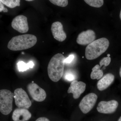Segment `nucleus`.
<instances>
[{
	"label": "nucleus",
	"instance_id": "obj_1",
	"mask_svg": "<svg viewBox=\"0 0 121 121\" xmlns=\"http://www.w3.org/2000/svg\"><path fill=\"white\" fill-rule=\"evenodd\" d=\"M65 59L62 54L58 53L55 55L50 60L48 66V74L53 82H58L63 75Z\"/></svg>",
	"mask_w": 121,
	"mask_h": 121
},
{
	"label": "nucleus",
	"instance_id": "obj_2",
	"mask_svg": "<svg viewBox=\"0 0 121 121\" xmlns=\"http://www.w3.org/2000/svg\"><path fill=\"white\" fill-rule=\"evenodd\" d=\"M37 41V37L34 35H20L11 39L8 43V48L13 51L26 50L35 45Z\"/></svg>",
	"mask_w": 121,
	"mask_h": 121
},
{
	"label": "nucleus",
	"instance_id": "obj_3",
	"mask_svg": "<svg viewBox=\"0 0 121 121\" xmlns=\"http://www.w3.org/2000/svg\"><path fill=\"white\" fill-rule=\"evenodd\" d=\"M109 41L106 38H101L95 40L88 44L86 48L85 56L89 60L95 59L108 49Z\"/></svg>",
	"mask_w": 121,
	"mask_h": 121
},
{
	"label": "nucleus",
	"instance_id": "obj_4",
	"mask_svg": "<svg viewBox=\"0 0 121 121\" xmlns=\"http://www.w3.org/2000/svg\"><path fill=\"white\" fill-rule=\"evenodd\" d=\"M14 94L5 89L0 90V112L4 115L11 112L13 108Z\"/></svg>",
	"mask_w": 121,
	"mask_h": 121
},
{
	"label": "nucleus",
	"instance_id": "obj_5",
	"mask_svg": "<svg viewBox=\"0 0 121 121\" xmlns=\"http://www.w3.org/2000/svg\"><path fill=\"white\" fill-rule=\"evenodd\" d=\"M14 97L15 104L19 108H28L31 106L32 103L27 93L22 88L15 90Z\"/></svg>",
	"mask_w": 121,
	"mask_h": 121
},
{
	"label": "nucleus",
	"instance_id": "obj_6",
	"mask_svg": "<svg viewBox=\"0 0 121 121\" xmlns=\"http://www.w3.org/2000/svg\"><path fill=\"white\" fill-rule=\"evenodd\" d=\"M98 96L95 94L91 93L84 96L79 103L80 110L84 114H87L94 107L95 105Z\"/></svg>",
	"mask_w": 121,
	"mask_h": 121
},
{
	"label": "nucleus",
	"instance_id": "obj_7",
	"mask_svg": "<svg viewBox=\"0 0 121 121\" xmlns=\"http://www.w3.org/2000/svg\"><path fill=\"white\" fill-rule=\"evenodd\" d=\"M27 88L30 96L35 101L43 102L46 99L47 94L45 91L36 83L32 82L29 83Z\"/></svg>",
	"mask_w": 121,
	"mask_h": 121
},
{
	"label": "nucleus",
	"instance_id": "obj_8",
	"mask_svg": "<svg viewBox=\"0 0 121 121\" xmlns=\"http://www.w3.org/2000/svg\"><path fill=\"white\" fill-rule=\"evenodd\" d=\"M12 26L18 32L21 33L27 32L29 29L27 18L23 15L17 16L13 19L12 22Z\"/></svg>",
	"mask_w": 121,
	"mask_h": 121
},
{
	"label": "nucleus",
	"instance_id": "obj_9",
	"mask_svg": "<svg viewBox=\"0 0 121 121\" xmlns=\"http://www.w3.org/2000/svg\"><path fill=\"white\" fill-rule=\"evenodd\" d=\"M118 106V102L116 100L102 101L99 103L97 109L99 113L106 114H112L116 111Z\"/></svg>",
	"mask_w": 121,
	"mask_h": 121
},
{
	"label": "nucleus",
	"instance_id": "obj_10",
	"mask_svg": "<svg viewBox=\"0 0 121 121\" xmlns=\"http://www.w3.org/2000/svg\"><path fill=\"white\" fill-rule=\"evenodd\" d=\"M86 85L85 83L74 80L71 83L67 92L68 93H72L74 98L78 99L86 90Z\"/></svg>",
	"mask_w": 121,
	"mask_h": 121
},
{
	"label": "nucleus",
	"instance_id": "obj_11",
	"mask_svg": "<svg viewBox=\"0 0 121 121\" xmlns=\"http://www.w3.org/2000/svg\"><path fill=\"white\" fill-rule=\"evenodd\" d=\"M96 38L95 32L93 30H88L82 32L78 35L76 42L81 45L89 44L95 41Z\"/></svg>",
	"mask_w": 121,
	"mask_h": 121
},
{
	"label": "nucleus",
	"instance_id": "obj_12",
	"mask_svg": "<svg viewBox=\"0 0 121 121\" xmlns=\"http://www.w3.org/2000/svg\"><path fill=\"white\" fill-rule=\"evenodd\" d=\"M51 30L53 37L56 40L63 42L66 39V34L64 31L63 25L61 22L57 21L53 23Z\"/></svg>",
	"mask_w": 121,
	"mask_h": 121
},
{
	"label": "nucleus",
	"instance_id": "obj_13",
	"mask_svg": "<svg viewBox=\"0 0 121 121\" xmlns=\"http://www.w3.org/2000/svg\"><path fill=\"white\" fill-rule=\"evenodd\" d=\"M31 116V114L26 108H19L13 111L12 119L14 121H27Z\"/></svg>",
	"mask_w": 121,
	"mask_h": 121
},
{
	"label": "nucleus",
	"instance_id": "obj_14",
	"mask_svg": "<svg viewBox=\"0 0 121 121\" xmlns=\"http://www.w3.org/2000/svg\"><path fill=\"white\" fill-rule=\"evenodd\" d=\"M114 79V76L113 74L110 73L106 74L98 82V89L100 91L106 90L113 82Z\"/></svg>",
	"mask_w": 121,
	"mask_h": 121
},
{
	"label": "nucleus",
	"instance_id": "obj_15",
	"mask_svg": "<svg viewBox=\"0 0 121 121\" xmlns=\"http://www.w3.org/2000/svg\"><path fill=\"white\" fill-rule=\"evenodd\" d=\"M18 70L20 72H24L28 70L29 68H32L35 64L32 61H30L28 63H26L23 61H20L17 63Z\"/></svg>",
	"mask_w": 121,
	"mask_h": 121
},
{
	"label": "nucleus",
	"instance_id": "obj_16",
	"mask_svg": "<svg viewBox=\"0 0 121 121\" xmlns=\"http://www.w3.org/2000/svg\"><path fill=\"white\" fill-rule=\"evenodd\" d=\"M3 4L11 8H13L20 5V0H0Z\"/></svg>",
	"mask_w": 121,
	"mask_h": 121
},
{
	"label": "nucleus",
	"instance_id": "obj_17",
	"mask_svg": "<svg viewBox=\"0 0 121 121\" xmlns=\"http://www.w3.org/2000/svg\"><path fill=\"white\" fill-rule=\"evenodd\" d=\"M87 4L91 7L99 8L103 6L104 0H84Z\"/></svg>",
	"mask_w": 121,
	"mask_h": 121
},
{
	"label": "nucleus",
	"instance_id": "obj_18",
	"mask_svg": "<svg viewBox=\"0 0 121 121\" xmlns=\"http://www.w3.org/2000/svg\"><path fill=\"white\" fill-rule=\"evenodd\" d=\"M103 75L102 69H99L98 70H92L91 74V79H100L102 78Z\"/></svg>",
	"mask_w": 121,
	"mask_h": 121
},
{
	"label": "nucleus",
	"instance_id": "obj_19",
	"mask_svg": "<svg viewBox=\"0 0 121 121\" xmlns=\"http://www.w3.org/2000/svg\"><path fill=\"white\" fill-rule=\"evenodd\" d=\"M64 78L65 80L69 82L73 81L75 80L76 75L75 73H74L72 71L69 70L67 71L64 74Z\"/></svg>",
	"mask_w": 121,
	"mask_h": 121
},
{
	"label": "nucleus",
	"instance_id": "obj_20",
	"mask_svg": "<svg viewBox=\"0 0 121 121\" xmlns=\"http://www.w3.org/2000/svg\"><path fill=\"white\" fill-rule=\"evenodd\" d=\"M52 4L59 7H66L68 4V0H49Z\"/></svg>",
	"mask_w": 121,
	"mask_h": 121
},
{
	"label": "nucleus",
	"instance_id": "obj_21",
	"mask_svg": "<svg viewBox=\"0 0 121 121\" xmlns=\"http://www.w3.org/2000/svg\"><path fill=\"white\" fill-rule=\"evenodd\" d=\"M111 59L110 57H104L99 62V65L101 67L102 66H104L103 69H105L106 67L107 66L109 65L111 62Z\"/></svg>",
	"mask_w": 121,
	"mask_h": 121
},
{
	"label": "nucleus",
	"instance_id": "obj_22",
	"mask_svg": "<svg viewBox=\"0 0 121 121\" xmlns=\"http://www.w3.org/2000/svg\"><path fill=\"white\" fill-rule=\"evenodd\" d=\"M74 56L73 54L69 55V56L65 59V63L69 64L73 60L74 58Z\"/></svg>",
	"mask_w": 121,
	"mask_h": 121
},
{
	"label": "nucleus",
	"instance_id": "obj_23",
	"mask_svg": "<svg viewBox=\"0 0 121 121\" xmlns=\"http://www.w3.org/2000/svg\"><path fill=\"white\" fill-rule=\"evenodd\" d=\"M35 121H50L48 118L44 117H41L38 118Z\"/></svg>",
	"mask_w": 121,
	"mask_h": 121
},
{
	"label": "nucleus",
	"instance_id": "obj_24",
	"mask_svg": "<svg viewBox=\"0 0 121 121\" xmlns=\"http://www.w3.org/2000/svg\"><path fill=\"white\" fill-rule=\"evenodd\" d=\"M4 4H2V2L0 0V12L3 11V9H4Z\"/></svg>",
	"mask_w": 121,
	"mask_h": 121
},
{
	"label": "nucleus",
	"instance_id": "obj_25",
	"mask_svg": "<svg viewBox=\"0 0 121 121\" xmlns=\"http://www.w3.org/2000/svg\"><path fill=\"white\" fill-rule=\"evenodd\" d=\"M100 68H101V67L99 65H96L92 68V70H98V69H100Z\"/></svg>",
	"mask_w": 121,
	"mask_h": 121
},
{
	"label": "nucleus",
	"instance_id": "obj_26",
	"mask_svg": "<svg viewBox=\"0 0 121 121\" xmlns=\"http://www.w3.org/2000/svg\"><path fill=\"white\" fill-rule=\"evenodd\" d=\"M3 11L4 12L7 13L8 12V10L7 8H5V7H4V9H3V11Z\"/></svg>",
	"mask_w": 121,
	"mask_h": 121
},
{
	"label": "nucleus",
	"instance_id": "obj_27",
	"mask_svg": "<svg viewBox=\"0 0 121 121\" xmlns=\"http://www.w3.org/2000/svg\"><path fill=\"white\" fill-rule=\"evenodd\" d=\"M119 75H120L121 78V68H120V70H119Z\"/></svg>",
	"mask_w": 121,
	"mask_h": 121
},
{
	"label": "nucleus",
	"instance_id": "obj_28",
	"mask_svg": "<svg viewBox=\"0 0 121 121\" xmlns=\"http://www.w3.org/2000/svg\"><path fill=\"white\" fill-rule=\"evenodd\" d=\"M25 0L27 1H32L34 0Z\"/></svg>",
	"mask_w": 121,
	"mask_h": 121
},
{
	"label": "nucleus",
	"instance_id": "obj_29",
	"mask_svg": "<svg viewBox=\"0 0 121 121\" xmlns=\"http://www.w3.org/2000/svg\"><path fill=\"white\" fill-rule=\"evenodd\" d=\"M120 19H121V12H120Z\"/></svg>",
	"mask_w": 121,
	"mask_h": 121
},
{
	"label": "nucleus",
	"instance_id": "obj_30",
	"mask_svg": "<svg viewBox=\"0 0 121 121\" xmlns=\"http://www.w3.org/2000/svg\"><path fill=\"white\" fill-rule=\"evenodd\" d=\"M118 121H121V116L119 118Z\"/></svg>",
	"mask_w": 121,
	"mask_h": 121
},
{
	"label": "nucleus",
	"instance_id": "obj_31",
	"mask_svg": "<svg viewBox=\"0 0 121 121\" xmlns=\"http://www.w3.org/2000/svg\"><path fill=\"white\" fill-rule=\"evenodd\" d=\"M110 56V54H108L107 55V56H108V57H109V56Z\"/></svg>",
	"mask_w": 121,
	"mask_h": 121
}]
</instances>
